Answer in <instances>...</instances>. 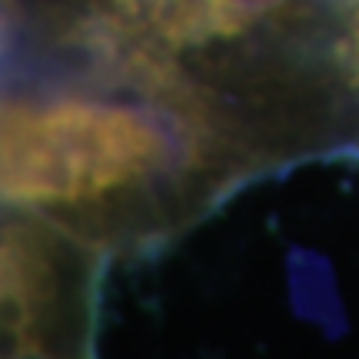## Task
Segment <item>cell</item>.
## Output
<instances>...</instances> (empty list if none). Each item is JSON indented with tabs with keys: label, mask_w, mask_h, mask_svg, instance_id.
<instances>
[{
	"label": "cell",
	"mask_w": 359,
	"mask_h": 359,
	"mask_svg": "<svg viewBox=\"0 0 359 359\" xmlns=\"http://www.w3.org/2000/svg\"><path fill=\"white\" fill-rule=\"evenodd\" d=\"M4 183L13 203L83 213L150 183L173 156L170 116L93 100L7 107Z\"/></svg>",
	"instance_id": "6da1fadb"
}]
</instances>
